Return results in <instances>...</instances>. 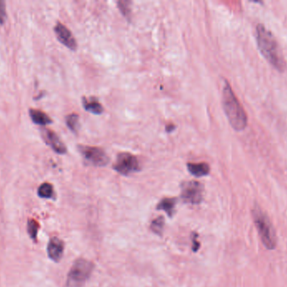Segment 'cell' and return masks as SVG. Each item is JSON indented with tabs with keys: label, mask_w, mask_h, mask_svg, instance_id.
I'll return each instance as SVG.
<instances>
[{
	"label": "cell",
	"mask_w": 287,
	"mask_h": 287,
	"mask_svg": "<svg viewBox=\"0 0 287 287\" xmlns=\"http://www.w3.org/2000/svg\"><path fill=\"white\" fill-rule=\"evenodd\" d=\"M189 172L196 177H202L207 175L210 172L209 165L206 163L201 164H188Z\"/></svg>",
	"instance_id": "13"
},
{
	"label": "cell",
	"mask_w": 287,
	"mask_h": 287,
	"mask_svg": "<svg viewBox=\"0 0 287 287\" xmlns=\"http://www.w3.org/2000/svg\"><path fill=\"white\" fill-rule=\"evenodd\" d=\"M256 37L259 49L264 57L278 71H284L286 63L272 32L266 29L263 24H258L256 29Z\"/></svg>",
	"instance_id": "1"
},
{
	"label": "cell",
	"mask_w": 287,
	"mask_h": 287,
	"mask_svg": "<svg viewBox=\"0 0 287 287\" xmlns=\"http://www.w3.org/2000/svg\"><path fill=\"white\" fill-rule=\"evenodd\" d=\"M94 269L93 263L79 259L76 260L67 275V286L82 287L90 277Z\"/></svg>",
	"instance_id": "4"
},
{
	"label": "cell",
	"mask_w": 287,
	"mask_h": 287,
	"mask_svg": "<svg viewBox=\"0 0 287 287\" xmlns=\"http://www.w3.org/2000/svg\"><path fill=\"white\" fill-rule=\"evenodd\" d=\"M42 137L44 139L45 143L49 145L55 152H57L59 154L66 153V146L54 132L47 128H43L42 130Z\"/></svg>",
	"instance_id": "8"
},
{
	"label": "cell",
	"mask_w": 287,
	"mask_h": 287,
	"mask_svg": "<svg viewBox=\"0 0 287 287\" xmlns=\"http://www.w3.org/2000/svg\"><path fill=\"white\" fill-rule=\"evenodd\" d=\"M78 149L86 162H88L90 165L102 167L110 162V157H107V153L100 147L79 146Z\"/></svg>",
	"instance_id": "5"
},
{
	"label": "cell",
	"mask_w": 287,
	"mask_h": 287,
	"mask_svg": "<svg viewBox=\"0 0 287 287\" xmlns=\"http://www.w3.org/2000/svg\"><path fill=\"white\" fill-rule=\"evenodd\" d=\"M39 228V224H38L37 221H34L33 219H29V221H28L27 230H28V233H29V235L30 236V238L33 240L37 239V233H38Z\"/></svg>",
	"instance_id": "17"
},
{
	"label": "cell",
	"mask_w": 287,
	"mask_h": 287,
	"mask_svg": "<svg viewBox=\"0 0 287 287\" xmlns=\"http://www.w3.org/2000/svg\"><path fill=\"white\" fill-rule=\"evenodd\" d=\"M6 20V11L4 1H0V24H4Z\"/></svg>",
	"instance_id": "20"
},
{
	"label": "cell",
	"mask_w": 287,
	"mask_h": 287,
	"mask_svg": "<svg viewBox=\"0 0 287 287\" xmlns=\"http://www.w3.org/2000/svg\"><path fill=\"white\" fill-rule=\"evenodd\" d=\"M252 216L263 245L268 250H274L277 245V237L267 214L256 205L252 210Z\"/></svg>",
	"instance_id": "3"
},
{
	"label": "cell",
	"mask_w": 287,
	"mask_h": 287,
	"mask_svg": "<svg viewBox=\"0 0 287 287\" xmlns=\"http://www.w3.org/2000/svg\"><path fill=\"white\" fill-rule=\"evenodd\" d=\"M66 125L69 129L76 133L79 125V116L77 114H71L66 117Z\"/></svg>",
	"instance_id": "18"
},
{
	"label": "cell",
	"mask_w": 287,
	"mask_h": 287,
	"mask_svg": "<svg viewBox=\"0 0 287 287\" xmlns=\"http://www.w3.org/2000/svg\"><path fill=\"white\" fill-rule=\"evenodd\" d=\"M222 93V102L224 112L226 114L232 127L239 132L244 130L248 124V117L243 106H241L240 102L227 80H224Z\"/></svg>",
	"instance_id": "2"
},
{
	"label": "cell",
	"mask_w": 287,
	"mask_h": 287,
	"mask_svg": "<svg viewBox=\"0 0 287 287\" xmlns=\"http://www.w3.org/2000/svg\"><path fill=\"white\" fill-rule=\"evenodd\" d=\"M64 252V243L58 238H51L47 246L49 258L55 262H59L62 258Z\"/></svg>",
	"instance_id": "10"
},
{
	"label": "cell",
	"mask_w": 287,
	"mask_h": 287,
	"mask_svg": "<svg viewBox=\"0 0 287 287\" xmlns=\"http://www.w3.org/2000/svg\"><path fill=\"white\" fill-rule=\"evenodd\" d=\"M114 169L123 175H129L140 170L139 160L133 154L122 152L118 155Z\"/></svg>",
	"instance_id": "7"
},
{
	"label": "cell",
	"mask_w": 287,
	"mask_h": 287,
	"mask_svg": "<svg viewBox=\"0 0 287 287\" xmlns=\"http://www.w3.org/2000/svg\"><path fill=\"white\" fill-rule=\"evenodd\" d=\"M38 196L42 198H46V199H51L54 197L53 186L49 183H44L42 184L38 189Z\"/></svg>",
	"instance_id": "15"
},
{
	"label": "cell",
	"mask_w": 287,
	"mask_h": 287,
	"mask_svg": "<svg viewBox=\"0 0 287 287\" xmlns=\"http://www.w3.org/2000/svg\"><path fill=\"white\" fill-rule=\"evenodd\" d=\"M55 32L56 37L62 44L65 45L69 49L76 50L77 48V42L75 38L73 37L71 32L69 30L65 25L61 23H57L55 26Z\"/></svg>",
	"instance_id": "9"
},
{
	"label": "cell",
	"mask_w": 287,
	"mask_h": 287,
	"mask_svg": "<svg viewBox=\"0 0 287 287\" xmlns=\"http://www.w3.org/2000/svg\"><path fill=\"white\" fill-rule=\"evenodd\" d=\"M175 204H176V200L175 198H165L157 205L156 209L166 211L168 216L171 217L173 214L175 213Z\"/></svg>",
	"instance_id": "14"
},
{
	"label": "cell",
	"mask_w": 287,
	"mask_h": 287,
	"mask_svg": "<svg viewBox=\"0 0 287 287\" xmlns=\"http://www.w3.org/2000/svg\"><path fill=\"white\" fill-rule=\"evenodd\" d=\"M83 105L86 111H89L91 113L99 115L103 111L102 105L95 98L87 99L84 97L83 98Z\"/></svg>",
	"instance_id": "11"
},
{
	"label": "cell",
	"mask_w": 287,
	"mask_h": 287,
	"mask_svg": "<svg viewBox=\"0 0 287 287\" xmlns=\"http://www.w3.org/2000/svg\"><path fill=\"white\" fill-rule=\"evenodd\" d=\"M119 7H120L121 12L125 17L129 18L130 15V9H129V5L130 2L129 1H119Z\"/></svg>",
	"instance_id": "19"
},
{
	"label": "cell",
	"mask_w": 287,
	"mask_h": 287,
	"mask_svg": "<svg viewBox=\"0 0 287 287\" xmlns=\"http://www.w3.org/2000/svg\"><path fill=\"white\" fill-rule=\"evenodd\" d=\"M164 224H165V221H164L163 217L159 216L151 222V231L158 235H161L163 233Z\"/></svg>",
	"instance_id": "16"
},
{
	"label": "cell",
	"mask_w": 287,
	"mask_h": 287,
	"mask_svg": "<svg viewBox=\"0 0 287 287\" xmlns=\"http://www.w3.org/2000/svg\"><path fill=\"white\" fill-rule=\"evenodd\" d=\"M181 197L186 203L199 204L203 197V185L196 180L184 182L182 184Z\"/></svg>",
	"instance_id": "6"
},
{
	"label": "cell",
	"mask_w": 287,
	"mask_h": 287,
	"mask_svg": "<svg viewBox=\"0 0 287 287\" xmlns=\"http://www.w3.org/2000/svg\"><path fill=\"white\" fill-rule=\"evenodd\" d=\"M166 130L167 133H171L172 131L175 130V126L173 125V124H169V125H166Z\"/></svg>",
	"instance_id": "21"
},
{
	"label": "cell",
	"mask_w": 287,
	"mask_h": 287,
	"mask_svg": "<svg viewBox=\"0 0 287 287\" xmlns=\"http://www.w3.org/2000/svg\"><path fill=\"white\" fill-rule=\"evenodd\" d=\"M29 116L33 120V122L37 125H46L52 122L51 118L49 117L47 114L39 110H34V109L29 110Z\"/></svg>",
	"instance_id": "12"
}]
</instances>
